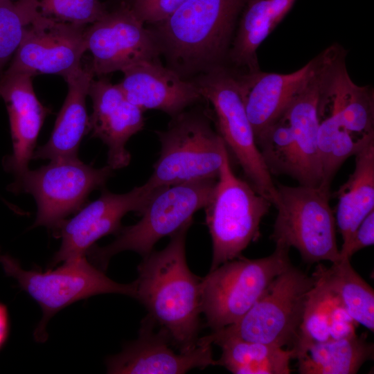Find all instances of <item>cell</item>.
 <instances>
[{"instance_id":"8992f818","label":"cell","mask_w":374,"mask_h":374,"mask_svg":"<svg viewBox=\"0 0 374 374\" xmlns=\"http://www.w3.org/2000/svg\"><path fill=\"white\" fill-rule=\"evenodd\" d=\"M217 179H200L157 188L137 223L122 227L110 244L105 247L94 244L86 256L103 270L109 259L120 252L132 251L143 257L148 255L158 240L193 222L195 213L208 203Z\"/></svg>"},{"instance_id":"9c48e42d","label":"cell","mask_w":374,"mask_h":374,"mask_svg":"<svg viewBox=\"0 0 374 374\" xmlns=\"http://www.w3.org/2000/svg\"><path fill=\"white\" fill-rule=\"evenodd\" d=\"M271 205L250 184L234 174L226 150L213 194L204 208L213 244L210 270L242 256L259 238L261 220Z\"/></svg>"},{"instance_id":"5b68a950","label":"cell","mask_w":374,"mask_h":374,"mask_svg":"<svg viewBox=\"0 0 374 374\" xmlns=\"http://www.w3.org/2000/svg\"><path fill=\"white\" fill-rule=\"evenodd\" d=\"M6 274L15 278L20 288L41 308L42 317L34 331L39 342L46 340V326L57 312L75 302L103 294H119L134 298V282L119 283L91 264L86 256L63 262L58 267L45 271L24 269L17 260L0 254Z\"/></svg>"},{"instance_id":"603a6c76","label":"cell","mask_w":374,"mask_h":374,"mask_svg":"<svg viewBox=\"0 0 374 374\" xmlns=\"http://www.w3.org/2000/svg\"><path fill=\"white\" fill-rule=\"evenodd\" d=\"M296 0H248L239 18L226 66L240 73L260 70L257 50Z\"/></svg>"},{"instance_id":"83f0119b","label":"cell","mask_w":374,"mask_h":374,"mask_svg":"<svg viewBox=\"0 0 374 374\" xmlns=\"http://www.w3.org/2000/svg\"><path fill=\"white\" fill-rule=\"evenodd\" d=\"M37 13L33 0H0V76Z\"/></svg>"},{"instance_id":"ffe728a7","label":"cell","mask_w":374,"mask_h":374,"mask_svg":"<svg viewBox=\"0 0 374 374\" xmlns=\"http://www.w3.org/2000/svg\"><path fill=\"white\" fill-rule=\"evenodd\" d=\"M311 276L314 285L308 295L298 339L291 349L296 359L311 344L352 336L359 326L319 272L314 269Z\"/></svg>"},{"instance_id":"44dd1931","label":"cell","mask_w":374,"mask_h":374,"mask_svg":"<svg viewBox=\"0 0 374 374\" xmlns=\"http://www.w3.org/2000/svg\"><path fill=\"white\" fill-rule=\"evenodd\" d=\"M93 75L90 64L81 65L64 78L68 84L66 97L48 141L35 150L33 159L51 161L78 157L80 143L90 132L86 98Z\"/></svg>"},{"instance_id":"3957f363","label":"cell","mask_w":374,"mask_h":374,"mask_svg":"<svg viewBox=\"0 0 374 374\" xmlns=\"http://www.w3.org/2000/svg\"><path fill=\"white\" fill-rule=\"evenodd\" d=\"M213 118L199 109L171 117L165 130L157 131L160 155L145 184L152 189L206 179H217L226 146L214 130Z\"/></svg>"},{"instance_id":"484cf974","label":"cell","mask_w":374,"mask_h":374,"mask_svg":"<svg viewBox=\"0 0 374 374\" xmlns=\"http://www.w3.org/2000/svg\"><path fill=\"white\" fill-rule=\"evenodd\" d=\"M374 345L366 335L309 346L296 359L301 374H355L367 361L373 359Z\"/></svg>"},{"instance_id":"7a4b0ae2","label":"cell","mask_w":374,"mask_h":374,"mask_svg":"<svg viewBox=\"0 0 374 374\" xmlns=\"http://www.w3.org/2000/svg\"><path fill=\"white\" fill-rule=\"evenodd\" d=\"M248 0H187L152 29L168 67L188 80L226 65Z\"/></svg>"},{"instance_id":"f546056e","label":"cell","mask_w":374,"mask_h":374,"mask_svg":"<svg viewBox=\"0 0 374 374\" xmlns=\"http://www.w3.org/2000/svg\"><path fill=\"white\" fill-rule=\"evenodd\" d=\"M187 0H134L130 6L144 23L155 25L168 18Z\"/></svg>"},{"instance_id":"cb8c5ba5","label":"cell","mask_w":374,"mask_h":374,"mask_svg":"<svg viewBox=\"0 0 374 374\" xmlns=\"http://www.w3.org/2000/svg\"><path fill=\"white\" fill-rule=\"evenodd\" d=\"M354 171L335 193L336 226L342 238L341 248L374 208V137L355 153Z\"/></svg>"},{"instance_id":"1f68e13d","label":"cell","mask_w":374,"mask_h":374,"mask_svg":"<svg viewBox=\"0 0 374 374\" xmlns=\"http://www.w3.org/2000/svg\"><path fill=\"white\" fill-rule=\"evenodd\" d=\"M9 334V317L6 306L0 303V349L6 343Z\"/></svg>"},{"instance_id":"836d02e7","label":"cell","mask_w":374,"mask_h":374,"mask_svg":"<svg viewBox=\"0 0 374 374\" xmlns=\"http://www.w3.org/2000/svg\"><path fill=\"white\" fill-rule=\"evenodd\" d=\"M12 1H17V0H12Z\"/></svg>"},{"instance_id":"6da1fadb","label":"cell","mask_w":374,"mask_h":374,"mask_svg":"<svg viewBox=\"0 0 374 374\" xmlns=\"http://www.w3.org/2000/svg\"><path fill=\"white\" fill-rule=\"evenodd\" d=\"M191 224L171 235L164 249L144 256L134 281V299L182 353L197 346L201 329V278L191 272L186 258V237Z\"/></svg>"},{"instance_id":"7402d4cb","label":"cell","mask_w":374,"mask_h":374,"mask_svg":"<svg viewBox=\"0 0 374 374\" xmlns=\"http://www.w3.org/2000/svg\"><path fill=\"white\" fill-rule=\"evenodd\" d=\"M313 74L283 114L292 129L300 185L319 186L321 170L317 148L319 128L318 57Z\"/></svg>"},{"instance_id":"52a82bcc","label":"cell","mask_w":374,"mask_h":374,"mask_svg":"<svg viewBox=\"0 0 374 374\" xmlns=\"http://www.w3.org/2000/svg\"><path fill=\"white\" fill-rule=\"evenodd\" d=\"M276 187L277 215L271 235L276 245L295 248L309 264L340 260L330 189L321 186Z\"/></svg>"},{"instance_id":"f1b7e54d","label":"cell","mask_w":374,"mask_h":374,"mask_svg":"<svg viewBox=\"0 0 374 374\" xmlns=\"http://www.w3.org/2000/svg\"><path fill=\"white\" fill-rule=\"evenodd\" d=\"M37 12L56 21L85 26L108 11L100 0H33Z\"/></svg>"},{"instance_id":"4dcf8cb0","label":"cell","mask_w":374,"mask_h":374,"mask_svg":"<svg viewBox=\"0 0 374 374\" xmlns=\"http://www.w3.org/2000/svg\"><path fill=\"white\" fill-rule=\"evenodd\" d=\"M374 244V210L369 213L352 234L347 244L339 249L340 259L350 258L358 251Z\"/></svg>"},{"instance_id":"8fae6325","label":"cell","mask_w":374,"mask_h":374,"mask_svg":"<svg viewBox=\"0 0 374 374\" xmlns=\"http://www.w3.org/2000/svg\"><path fill=\"white\" fill-rule=\"evenodd\" d=\"M313 285L312 276L291 265L271 282L240 319L217 330L246 341L292 349Z\"/></svg>"},{"instance_id":"2e32d148","label":"cell","mask_w":374,"mask_h":374,"mask_svg":"<svg viewBox=\"0 0 374 374\" xmlns=\"http://www.w3.org/2000/svg\"><path fill=\"white\" fill-rule=\"evenodd\" d=\"M88 96L93 103L89 117L91 136L107 146V165L113 170L127 166L131 154L126 144L143 129V111L126 98L117 84L105 78L91 81Z\"/></svg>"},{"instance_id":"5bb4252c","label":"cell","mask_w":374,"mask_h":374,"mask_svg":"<svg viewBox=\"0 0 374 374\" xmlns=\"http://www.w3.org/2000/svg\"><path fill=\"white\" fill-rule=\"evenodd\" d=\"M155 190L145 183L122 194L103 189L97 199L84 204L55 231L61 238V244L49 268L86 256L98 240L111 233L118 234L122 228V218L131 211L141 215Z\"/></svg>"},{"instance_id":"d4e9b609","label":"cell","mask_w":374,"mask_h":374,"mask_svg":"<svg viewBox=\"0 0 374 374\" xmlns=\"http://www.w3.org/2000/svg\"><path fill=\"white\" fill-rule=\"evenodd\" d=\"M222 350L217 366L234 374H290L292 350L260 342L249 341L220 331L202 337Z\"/></svg>"},{"instance_id":"7c38bea8","label":"cell","mask_w":374,"mask_h":374,"mask_svg":"<svg viewBox=\"0 0 374 374\" xmlns=\"http://www.w3.org/2000/svg\"><path fill=\"white\" fill-rule=\"evenodd\" d=\"M84 37L94 75L122 71L143 61L158 60L161 55L154 31L124 4L87 26Z\"/></svg>"},{"instance_id":"9a60e30c","label":"cell","mask_w":374,"mask_h":374,"mask_svg":"<svg viewBox=\"0 0 374 374\" xmlns=\"http://www.w3.org/2000/svg\"><path fill=\"white\" fill-rule=\"evenodd\" d=\"M148 315L141 322L138 338L127 344L122 351L109 357L107 371L112 374H181L195 368L217 366L213 358L212 344L199 338L193 350L179 354L170 347V337Z\"/></svg>"},{"instance_id":"ba28073f","label":"cell","mask_w":374,"mask_h":374,"mask_svg":"<svg viewBox=\"0 0 374 374\" xmlns=\"http://www.w3.org/2000/svg\"><path fill=\"white\" fill-rule=\"evenodd\" d=\"M289 251L276 245L264 258L240 256L201 278L202 312L213 331L235 323L251 309L271 282L292 265Z\"/></svg>"},{"instance_id":"277c9868","label":"cell","mask_w":374,"mask_h":374,"mask_svg":"<svg viewBox=\"0 0 374 374\" xmlns=\"http://www.w3.org/2000/svg\"><path fill=\"white\" fill-rule=\"evenodd\" d=\"M213 112L217 132L240 166L250 185L274 205L276 187L256 142L247 115L238 73L215 67L190 79Z\"/></svg>"},{"instance_id":"4fadbf2b","label":"cell","mask_w":374,"mask_h":374,"mask_svg":"<svg viewBox=\"0 0 374 374\" xmlns=\"http://www.w3.org/2000/svg\"><path fill=\"white\" fill-rule=\"evenodd\" d=\"M85 29V26L56 21L37 12L3 74L66 77L81 66V58L87 51Z\"/></svg>"},{"instance_id":"d6986e66","label":"cell","mask_w":374,"mask_h":374,"mask_svg":"<svg viewBox=\"0 0 374 374\" xmlns=\"http://www.w3.org/2000/svg\"><path fill=\"white\" fill-rule=\"evenodd\" d=\"M316 64L315 57L290 73L236 71L255 139L283 115L313 74Z\"/></svg>"},{"instance_id":"ac0fdd59","label":"cell","mask_w":374,"mask_h":374,"mask_svg":"<svg viewBox=\"0 0 374 374\" xmlns=\"http://www.w3.org/2000/svg\"><path fill=\"white\" fill-rule=\"evenodd\" d=\"M27 73L1 74L0 97L9 118L12 152L3 160L6 170L16 177L26 171L38 135L51 110L37 98Z\"/></svg>"},{"instance_id":"4316f807","label":"cell","mask_w":374,"mask_h":374,"mask_svg":"<svg viewBox=\"0 0 374 374\" xmlns=\"http://www.w3.org/2000/svg\"><path fill=\"white\" fill-rule=\"evenodd\" d=\"M315 269L338 294L348 313L358 325L374 331L373 289L343 258L330 267L319 264Z\"/></svg>"},{"instance_id":"30bf717a","label":"cell","mask_w":374,"mask_h":374,"mask_svg":"<svg viewBox=\"0 0 374 374\" xmlns=\"http://www.w3.org/2000/svg\"><path fill=\"white\" fill-rule=\"evenodd\" d=\"M112 171L108 165L96 168L78 157L59 159L36 170L28 169L15 177L8 190L31 194L37 206L33 226L55 231L67 216L87 204L93 190L104 187Z\"/></svg>"},{"instance_id":"d6a6232c","label":"cell","mask_w":374,"mask_h":374,"mask_svg":"<svg viewBox=\"0 0 374 374\" xmlns=\"http://www.w3.org/2000/svg\"><path fill=\"white\" fill-rule=\"evenodd\" d=\"M120 2V4H124L129 6H131L134 0H118Z\"/></svg>"},{"instance_id":"e0dca14e","label":"cell","mask_w":374,"mask_h":374,"mask_svg":"<svg viewBox=\"0 0 374 374\" xmlns=\"http://www.w3.org/2000/svg\"><path fill=\"white\" fill-rule=\"evenodd\" d=\"M117 84L126 98L143 112L162 111L171 117L204 100L191 80L158 60L143 61L122 71Z\"/></svg>"}]
</instances>
